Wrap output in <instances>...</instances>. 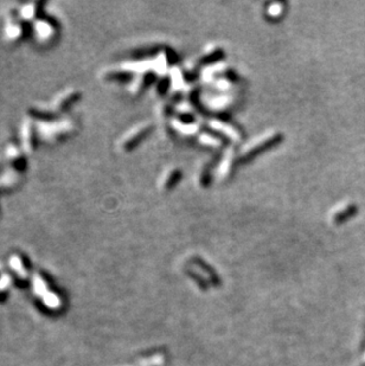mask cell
Here are the masks:
<instances>
[{
  "mask_svg": "<svg viewBox=\"0 0 365 366\" xmlns=\"http://www.w3.org/2000/svg\"><path fill=\"white\" fill-rule=\"evenodd\" d=\"M34 33H36L37 39L42 44H49V43H51L52 40L56 38L58 29L51 19L43 18L42 17L34 24Z\"/></svg>",
  "mask_w": 365,
  "mask_h": 366,
  "instance_id": "cell-1",
  "label": "cell"
},
{
  "mask_svg": "<svg viewBox=\"0 0 365 366\" xmlns=\"http://www.w3.org/2000/svg\"><path fill=\"white\" fill-rule=\"evenodd\" d=\"M75 123L70 120H66L63 122H52V123H46L43 130V136L48 140H60L64 136L69 135V133L74 129Z\"/></svg>",
  "mask_w": 365,
  "mask_h": 366,
  "instance_id": "cell-2",
  "label": "cell"
},
{
  "mask_svg": "<svg viewBox=\"0 0 365 366\" xmlns=\"http://www.w3.org/2000/svg\"><path fill=\"white\" fill-rule=\"evenodd\" d=\"M29 34V26L24 20L10 19L5 28V37L11 43H18Z\"/></svg>",
  "mask_w": 365,
  "mask_h": 366,
  "instance_id": "cell-3",
  "label": "cell"
},
{
  "mask_svg": "<svg viewBox=\"0 0 365 366\" xmlns=\"http://www.w3.org/2000/svg\"><path fill=\"white\" fill-rule=\"evenodd\" d=\"M80 92H76L74 89H68L66 92H63L62 94H60L58 96L55 98L54 102V108L56 112H64L71 107L76 101L80 98Z\"/></svg>",
  "mask_w": 365,
  "mask_h": 366,
  "instance_id": "cell-4",
  "label": "cell"
},
{
  "mask_svg": "<svg viewBox=\"0 0 365 366\" xmlns=\"http://www.w3.org/2000/svg\"><path fill=\"white\" fill-rule=\"evenodd\" d=\"M22 145L28 152H31L36 148L37 135L31 122H24L22 126Z\"/></svg>",
  "mask_w": 365,
  "mask_h": 366,
  "instance_id": "cell-5",
  "label": "cell"
},
{
  "mask_svg": "<svg viewBox=\"0 0 365 366\" xmlns=\"http://www.w3.org/2000/svg\"><path fill=\"white\" fill-rule=\"evenodd\" d=\"M6 156L12 165L13 170L22 171L25 166V156L17 145H10L6 150Z\"/></svg>",
  "mask_w": 365,
  "mask_h": 366,
  "instance_id": "cell-6",
  "label": "cell"
},
{
  "mask_svg": "<svg viewBox=\"0 0 365 366\" xmlns=\"http://www.w3.org/2000/svg\"><path fill=\"white\" fill-rule=\"evenodd\" d=\"M43 12V4L42 2H30V4H26L24 7L22 8V17L25 20H31V19H39L40 13Z\"/></svg>",
  "mask_w": 365,
  "mask_h": 366,
  "instance_id": "cell-7",
  "label": "cell"
},
{
  "mask_svg": "<svg viewBox=\"0 0 365 366\" xmlns=\"http://www.w3.org/2000/svg\"><path fill=\"white\" fill-rule=\"evenodd\" d=\"M147 132H148L147 128H142L141 130H139V132H136V134L132 135L130 139H126V140L124 141V147L128 150V148H132L133 146H135V144H138V141L141 140V139L147 134Z\"/></svg>",
  "mask_w": 365,
  "mask_h": 366,
  "instance_id": "cell-8",
  "label": "cell"
}]
</instances>
